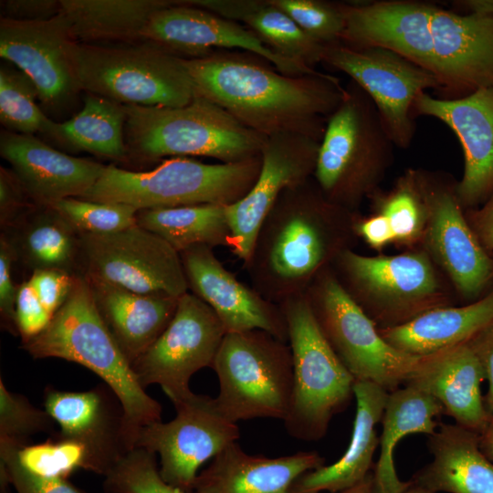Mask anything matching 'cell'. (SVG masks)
<instances>
[{
    "instance_id": "cell-1",
    "label": "cell",
    "mask_w": 493,
    "mask_h": 493,
    "mask_svg": "<svg viewBox=\"0 0 493 493\" xmlns=\"http://www.w3.org/2000/svg\"><path fill=\"white\" fill-rule=\"evenodd\" d=\"M184 62L197 96L267 137L295 133L320 142L344 94L332 75H286L248 52L216 50Z\"/></svg>"
},
{
    "instance_id": "cell-2",
    "label": "cell",
    "mask_w": 493,
    "mask_h": 493,
    "mask_svg": "<svg viewBox=\"0 0 493 493\" xmlns=\"http://www.w3.org/2000/svg\"><path fill=\"white\" fill-rule=\"evenodd\" d=\"M355 215L329 201L313 177L286 189L262 221L244 263L252 288L275 304L304 295L351 248Z\"/></svg>"
},
{
    "instance_id": "cell-3",
    "label": "cell",
    "mask_w": 493,
    "mask_h": 493,
    "mask_svg": "<svg viewBox=\"0 0 493 493\" xmlns=\"http://www.w3.org/2000/svg\"><path fill=\"white\" fill-rule=\"evenodd\" d=\"M35 359L59 358L80 364L100 377L120 400L129 448L139 430L162 421V405L139 383L95 306L89 284L77 275L65 303L47 328L22 342Z\"/></svg>"
},
{
    "instance_id": "cell-4",
    "label": "cell",
    "mask_w": 493,
    "mask_h": 493,
    "mask_svg": "<svg viewBox=\"0 0 493 493\" xmlns=\"http://www.w3.org/2000/svg\"><path fill=\"white\" fill-rule=\"evenodd\" d=\"M128 160L203 156L221 163L259 157L267 139L197 96L181 107L125 105Z\"/></svg>"
},
{
    "instance_id": "cell-5",
    "label": "cell",
    "mask_w": 493,
    "mask_h": 493,
    "mask_svg": "<svg viewBox=\"0 0 493 493\" xmlns=\"http://www.w3.org/2000/svg\"><path fill=\"white\" fill-rule=\"evenodd\" d=\"M394 147L374 103L350 79L327 120L313 178L329 201L355 213L378 190Z\"/></svg>"
},
{
    "instance_id": "cell-6",
    "label": "cell",
    "mask_w": 493,
    "mask_h": 493,
    "mask_svg": "<svg viewBox=\"0 0 493 493\" xmlns=\"http://www.w3.org/2000/svg\"><path fill=\"white\" fill-rule=\"evenodd\" d=\"M260 168L261 155L227 163L173 157L147 172L108 165L79 199L123 204L137 210L207 203L230 205L248 193Z\"/></svg>"
},
{
    "instance_id": "cell-7",
    "label": "cell",
    "mask_w": 493,
    "mask_h": 493,
    "mask_svg": "<svg viewBox=\"0 0 493 493\" xmlns=\"http://www.w3.org/2000/svg\"><path fill=\"white\" fill-rule=\"evenodd\" d=\"M70 58L79 88L123 105L181 107L196 92L184 58L149 42H73Z\"/></svg>"
},
{
    "instance_id": "cell-8",
    "label": "cell",
    "mask_w": 493,
    "mask_h": 493,
    "mask_svg": "<svg viewBox=\"0 0 493 493\" xmlns=\"http://www.w3.org/2000/svg\"><path fill=\"white\" fill-rule=\"evenodd\" d=\"M279 306L293 358L292 398L283 422L291 437L318 441L354 397L355 379L322 335L305 295Z\"/></svg>"
},
{
    "instance_id": "cell-9",
    "label": "cell",
    "mask_w": 493,
    "mask_h": 493,
    "mask_svg": "<svg viewBox=\"0 0 493 493\" xmlns=\"http://www.w3.org/2000/svg\"><path fill=\"white\" fill-rule=\"evenodd\" d=\"M212 368L219 381L215 401L226 418H286L293 392L288 342L262 330L226 333Z\"/></svg>"
},
{
    "instance_id": "cell-10",
    "label": "cell",
    "mask_w": 493,
    "mask_h": 493,
    "mask_svg": "<svg viewBox=\"0 0 493 493\" xmlns=\"http://www.w3.org/2000/svg\"><path fill=\"white\" fill-rule=\"evenodd\" d=\"M304 295L322 335L355 381L371 382L391 393L417 370L422 356L387 342L332 267L324 269Z\"/></svg>"
},
{
    "instance_id": "cell-11",
    "label": "cell",
    "mask_w": 493,
    "mask_h": 493,
    "mask_svg": "<svg viewBox=\"0 0 493 493\" xmlns=\"http://www.w3.org/2000/svg\"><path fill=\"white\" fill-rule=\"evenodd\" d=\"M338 279L365 313L383 329L442 307L439 286L423 252L368 257L343 250L331 265Z\"/></svg>"
},
{
    "instance_id": "cell-12",
    "label": "cell",
    "mask_w": 493,
    "mask_h": 493,
    "mask_svg": "<svg viewBox=\"0 0 493 493\" xmlns=\"http://www.w3.org/2000/svg\"><path fill=\"white\" fill-rule=\"evenodd\" d=\"M80 275L135 293L188 292L180 254L138 225L108 235L79 234Z\"/></svg>"
},
{
    "instance_id": "cell-13",
    "label": "cell",
    "mask_w": 493,
    "mask_h": 493,
    "mask_svg": "<svg viewBox=\"0 0 493 493\" xmlns=\"http://www.w3.org/2000/svg\"><path fill=\"white\" fill-rule=\"evenodd\" d=\"M175 417L142 427L134 446L160 456V474L169 484L192 492L199 467L240 436L236 423L226 418L215 398L192 391L171 399Z\"/></svg>"
},
{
    "instance_id": "cell-14",
    "label": "cell",
    "mask_w": 493,
    "mask_h": 493,
    "mask_svg": "<svg viewBox=\"0 0 493 493\" xmlns=\"http://www.w3.org/2000/svg\"><path fill=\"white\" fill-rule=\"evenodd\" d=\"M321 63L349 76L368 94L398 148H408L414 139L415 99L429 89H442L432 72L383 47L339 42L326 46Z\"/></svg>"
},
{
    "instance_id": "cell-15",
    "label": "cell",
    "mask_w": 493,
    "mask_h": 493,
    "mask_svg": "<svg viewBox=\"0 0 493 493\" xmlns=\"http://www.w3.org/2000/svg\"><path fill=\"white\" fill-rule=\"evenodd\" d=\"M73 42L62 12L42 21L0 19L1 58L32 80L42 110L58 121L74 111L82 91L69 54Z\"/></svg>"
},
{
    "instance_id": "cell-16",
    "label": "cell",
    "mask_w": 493,
    "mask_h": 493,
    "mask_svg": "<svg viewBox=\"0 0 493 493\" xmlns=\"http://www.w3.org/2000/svg\"><path fill=\"white\" fill-rule=\"evenodd\" d=\"M226 334L213 309L186 292L179 298L170 324L131 368L144 389L159 384L171 400L191 391L193 374L212 368Z\"/></svg>"
},
{
    "instance_id": "cell-17",
    "label": "cell",
    "mask_w": 493,
    "mask_h": 493,
    "mask_svg": "<svg viewBox=\"0 0 493 493\" xmlns=\"http://www.w3.org/2000/svg\"><path fill=\"white\" fill-rule=\"evenodd\" d=\"M427 209L424 240L458 292L478 297L493 281V257L479 243L456 195V183L419 171Z\"/></svg>"
},
{
    "instance_id": "cell-18",
    "label": "cell",
    "mask_w": 493,
    "mask_h": 493,
    "mask_svg": "<svg viewBox=\"0 0 493 493\" xmlns=\"http://www.w3.org/2000/svg\"><path fill=\"white\" fill-rule=\"evenodd\" d=\"M142 42L187 59L204 58L216 50L237 48L266 59L286 75L319 71L274 53L243 25L180 0H173L172 5L153 13L143 31Z\"/></svg>"
},
{
    "instance_id": "cell-19",
    "label": "cell",
    "mask_w": 493,
    "mask_h": 493,
    "mask_svg": "<svg viewBox=\"0 0 493 493\" xmlns=\"http://www.w3.org/2000/svg\"><path fill=\"white\" fill-rule=\"evenodd\" d=\"M319 148L320 142L301 134L267 137L257 181L243 198L227 205L230 249L243 264L249 258L262 221L280 194L313 177Z\"/></svg>"
},
{
    "instance_id": "cell-20",
    "label": "cell",
    "mask_w": 493,
    "mask_h": 493,
    "mask_svg": "<svg viewBox=\"0 0 493 493\" xmlns=\"http://www.w3.org/2000/svg\"><path fill=\"white\" fill-rule=\"evenodd\" d=\"M414 115L437 119L454 132L464 154L456 195L463 208L482 205L493 193V87L450 99L423 92L414 100Z\"/></svg>"
},
{
    "instance_id": "cell-21",
    "label": "cell",
    "mask_w": 493,
    "mask_h": 493,
    "mask_svg": "<svg viewBox=\"0 0 493 493\" xmlns=\"http://www.w3.org/2000/svg\"><path fill=\"white\" fill-rule=\"evenodd\" d=\"M179 254L188 289L213 309L226 333L262 330L288 342L280 306L238 280L215 257L214 248L198 245Z\"/></svg>"
},
{
    "instance_id": "cell-22",
    "label": "cell",
    "mask_w": 493,
    "mask_h": 493,
    "mask_svg": "<svg viewBox=\"0 0 493 493\" xmlns=\"http://www.w3.org/2000/svg\"><path fill=\"white\" fill-rule=\"evenodd\" d=\"M433 73L442 89L466 96L493 87V16L435 5L430 22Z\"/></svg>"
},
{
    "instance_id": "cell-23",
    "label": "cell",
    "mask_w": 493,
    "mask_h": 493,
    "mask_svg": "<svg viewBox=\"0 0 493 493\" xmlns=\"http://www.w3.org/2000/svg\"><path fill=\"white\" fill-rule=\"evenodd\" d=\"M44 407L58 427L53 436L82 444L90 455L94 473L105 476L129 450L123 408L107 384L82 392L47 387Z\"/></svg>"
},
{
    "instance_id": "cell-24",
    "label": "cell",
    "mask_w": 493,
    "mask_h": 493,
    "mask_svg": "<svg viewBox=\"0 0 493 493\" xmlns=\"http://www.w3.org/2000/svg\"><path fill=\"white\" fill-rule=\"evenodd\" d=\"M434 6L431 3L412 0L348 3L341 42L357 48L389 49L433 73L430 22Z\"/></svg>"
},
{
    "instance_id": "cell-25",
    "label": "cell",
    "mask_w": 493,
    "mask_h": 493,
    "mask_svg": "<svg viewBox=\"0 0 493 493\" xmlns=\"http://www.w3.org/2000/svg\"><path fill=\"white\" fill-rule=\"evenodd\" d=\"M0 154L39 206H49L65 198L82 197L106 167L58 151L35 135L4 129L0 132Z\"/></svg>"
},
{
    "instance_id": "cell-26",
    "label": "cell",
    "mask_w": 493,
    "mask_h": 493,
    "mask_svg": "<svg viewBox=\"0 0 493 493\" xmlns=\"http://www.w3.org/2000/svg\"><path fill=\"white\" fill-rule=\"evenodd\" d=\"M484 380L483 369L466 342L422 356L405 384L432 395L456 425L480 435L491 419L481 392Z\"/></svg>"
},
{
    "instance_id": "cell-27",
    "label": "cell",
    "mask_w": 493,
    "mask_h": 493,
    "mask_svg": "<svg viewBox=\"0 0 493 493\" xmlns=\"http://www.w3.org/2000/svg\"><path fill=\"white\" fill-rule=\"evenodd\" d=\"M315 451L267 457L246 454L231 443L196 477L193 493H291L298 477L324 466Z\"/></svg>"
},
{
    "instance_id": "cell-28",
    "label": "cell",
    "mask_w": 493,
    "mask_h": 493,
    "mask_svg": "<svg viewBox=\"0 0 493 493\" xmlns=\"http://www.w3.org/2000/svg\"><path fill=\"white\" fill-rule=\"evenodd\" d=\"M84 278L104 324L131 365L170 324L179 298L139 294Z\"/></svg>"
},
{
    "instance_id": "cell-29",
    "label": "cell",
    "mask_w": 493,
    "mask_h": 493,
    "mask_svg": "<svg viewBox=\"0 0 493 493\" xmlns=\"http://www.w3.org/2000/svg\"><path fill=\"white\" fill-rule=\"evenodd\" d=\"M356 413L350 444L331 465L308 471L296 479L291 493H338L363 480L372 470L380 443L375 426L381 422L389 393L365 381H355Z\"/></svg>"
},
{
    "instance_id": "cell-30",
    "label": "cell",
    "mask_w": 493,
    "mask_h": 493,
    "mask_svg": "<svg viewBox=\"0 0 493 493\" xmlns=\"http://www.w3.org/2000/svg\"><path fill=\"white\" fill-rule=\"evenodd\" d=\"M427 446L432 461L414 483L433 493H493V462L480 449L479 434L441 423Z\"/></svg>"
},
{
    "instance_id": "cell-31",
    "label": "cell",
    "mask_w": 493,
    "mask_h": 493,
    "mask_svg": "<svg viewBox=\"0 0 493 493\" xmlns=\"http://www.w3.org/2000/svg\"><path fill=\"white\" fill-rule=\"evenodd\" d=\"M493 321V289L485 297L461 307H437L393 327L379 329L396 349L425 356L467 342Z\"/></svg>"
},
{
    "instance_id": "cell-32",
    "label": "cell",
    "mask_w": 493,
    "mask_h": 493,
    "mask_svg": "<svg viewBox=\"0 0 493 493\" xmlns=\"http://www.w3.org/2000/svg\"><path fill=\"white\" fill-rule=\"evenodd\" d=\"M236 21L278 56L311 68L322 62L326 46L308 36L271 0H180Z\"/></svg>"
},
{
    "instance_id": "cell-33",
    "label": "cell",
    "mask_w": 493,
    "mask_h": 493,
    "mask_svg": "<svg viewBox=\"0 0 493 493\" xmlns=\"http://www.w3.org/2000/svg\"><path fill=\"white\" fill-rule=\"evenodd\" d=\"M76 42L92 45L142 42L156 11L173 0H60Z\"/></svg>"
},
{
    "instance_id": "cell-34",
    "label": "cell",
    "mask_w": 493,
    "mask_h": 493,
    "mask_svg": "<svg viewBox=\"0 0 493 493\" xmlns=\"http://www.w3.org/2000/svg\"><path fill=\"white\" fill-rule=\"evenodd\" d=\"M443 414L441 404L414 385L404 384L389 393L381 419L380 456L372 470L375 492H390L404 485L395 469V446L410 434L434 435Z\"/></svg>"
},
{
    "instance_id": "cell-35",
    "label": "cell",
    "mask_w": 493,
    "mask_h": 493,
    "mask_svg": "<svg viewBox=\"0 0 493 493\" xmlns=\"http://www.w3.org/2000/svg\"><path fill=\"white\" fill-rule=\"evenodd\" d=\"M126 117L125 105L86 93L81 110L68 120L54 121L46 139L70 151L128 161Z\"/></svg>"
},
{
    "instance_id": "cell-36",
    "label": "cell",
    "mask_w": 493,
    "mask_h": 493,
    "mask_svg": "<svg viewBox=\"0 0 493 493\" xmlns=\"http://www.w3.org/2000/svg\"><path fill=\"white\" fill-rule=\"evenodd\" d=\"M16 238L7 237L33 271L57 269L79 275L80 242L75 229L51 206L37 205L19 219Z\"/></svg>"
},
{
    "instance_id": "cell-37",
    "label": "cell",
    "mask_w": 493,
    "mask_h": 493,
    "mask_svg": "<svg viewBox=\"0 0 493 493\" xmlns=\"http://www.w3.org/2000/svg\"><path fill=\"white\" fill-rule=\"evenodd\" d=\"M137 225L161 236L178 253L198 245L231 246L227 205L222 204L139 210Z\"/></svg>"
},
{
    "instance_id": "cell-38",
    "label": "cell",
    "mask_w": 493,
    "mask_h": 493,
    "mask_svg": "<svg viewBox=\"0 0 493 493\" xmlns=\"http://www.w3.org/2000/svg\"><path fill=\"white\" fill-rule=\"evenodd\" d=\"M37 89L32 80L8 62L0 66V122L8 131L47 136L54 123L37 105Z\"/></svg>"
},
{
    "instance_id": "cell-39",
    "label": "cell",
    "mask_w": 493,
    "mask_h": 493,
    "mask_svg": "<svg viewBox=\"0 0 493 493\" xmlns=\"http://www.w3.org/2000/svg\"><path fill=\"white\" fill-rule=\"evenodd\" d=\"M369 198L372 199L376 213L387 218L394 241L411 244L424 236L427 209L418 170H407L391 191L377 190Z\"/></svg>"
},
{
    "instance_id": "cell-40",
    "label": "cell",
    "mask_w": 493,
    "mask_h": 493,
    "mask_svg": "<svg viewBox=\"0 0 493 493\" xmlns=\"http://www.w3.org/2000/svg\"><path fill=\"white\" fill-rule=\"evenodd\" d=\"M105 493H193L167 483L156 464V454L143 447L127 450L104 476Z\"/></svg>"
},
{
    "instance_id": "cell-41",
    "label": "cell",
    "mask_w": 493,
    "mask_h": 493,
    "mask_svg": "<svg viewBox=\"0 0 493 493\" xmlns=\"http://www.w3.org/2000/svg\"><path fill=\"white\" fill-rule=\"evenodd\" d=\"M17 456L29 471L47 477L67 479L78 469L94 470L90 455L82 444L58 436L21 446Z\"/></svg>"
},
{
    "instance_id": "cell-42",
    "label": "cell",
    "mask_w": 493,
    "mask_h": 493,
    "mask_svg": "<svg viewBox=\"0 0 493 493\" xmlns=\"http://www.w3.org/2000/svg\"><path fill=\"white\" fill-rule=\"evenodd\" d=\"M78 234L108 235L137 225L136 208L115 203H99L79 198H65L49 205Z\"/></svg>"
},
{
    "instance_id": "cell-43",
    "label": "cell",
    "mask_w": 493,
    "mask_h": 493,
    "mask_svg": "<svg viewBox=\"0 0 493 493\" xmlns=\"http://www.w3.org/2000/svg\"><path fill=\"white\" fill-rule=\"evenodd\" d=\"M308 36L323 46L341 42L346 3L326 0H271Z\"/></svg>"
},
{
    "instance_id": "cell-44",
    "label": "cell",
    "mask_w": 493,
    "mask_h": 493,
    "mask_svg": "<svg viewBox=\"0 0 493 493\" xmlns=\"http://www.w3.org/2000/svg\"><path fill=\"white\" fill-rule=\"evenodd\" d=\"M56 425L45 409L37 408L25 396L9 391L0 379V439L24 446L34 435H55L58 430Z\"/></svg>"
},
{
    "instance_id": "cell-45",
    "label": "cell",
    "mask_w": 493,
    "mask_h": 493,
    "mask_svg": "<svg viewBox=\"0 0 493 493\" xmlns=\"http://www.w3.org/2000/svg\"><path fill=\"white\" fill-rule=\"evenodd\" d=\"M19 447L12 441L0 439V463L17 493H84L65 478L47 477L29 471L18 459Z\"/></svg>"
},
{
    "instance_id": "cell-46",
    "label": "cell",
    "mask_w": 493,
    "mask_h": 493,
    "mask_svg": "<svg viewBox=\"0 0 493 493\" xmlns=\"http://www.w3.org/2000/svg\"><path fill=\"white\" fill-rule=\"evenodd\" d=\"M77 275L57 269H37L27 280L45 309L52 315L69 296Z\"/></svg>"
},
{
    "instance_id": "cell-47",
    "label": "cell",
    "mask_w": 493,
    "mask_h": 493,
    "mask_svg": "<svg viewBox=\"0 0 493 493\" xmlns=\"http://www.w3.org/2000/svg\"><path fill=\"white\" fill-rule=\"evenodd\" d=\"M53 316L40 302L29 282H23L17 289L16 321L22 342L44 330Z\"/></svg>"
},
{
    "instance_id": "cell-48",
    "label": "cell",
    "mask_w": 493,
    "mask_h": 493,
    "mask_svg": "<svg viewBox=\"0 0 493 493\" xmlns=\"http://www.w3.org/2000/svg\"><path fill=\"white\" fill-rule=\"evenodd\" d=\"M37 205L16 173L4 166L0 167V222L4 227L13 226Z\"/></svg>"
},
{
    "instance_id": "cell-49",
    "label": "cell",
    "mask_w": 493,
    "mask_h": 493,
    "mask_svg": "<svg viewBox=\"0 0 493 493\" xmlns=\"http://www.w3.org/2000/svg\"><path fill=\"white\" fill-rule=\"evenodd\" d=\"M16 253L6 236L0 239V312L4 328L18 333L16 321V300L17 289L12 277V264Z\"/></svg>"
},
{
    "instance_id": "cell-50",
    "label": "cell",
    "mask_w": 493,
    "mask_h": 493,
    "mask_svg": "<svg viewBox=\"0 0 493 493\" xmlns=\"http://www.w3.org/2000/svg\"><path fill=\"white\" fill-rule=\"evenodd\" d=\"M1 11L5 17L18 21H42L61 12L60 0H5Z\"/></svg>"
},
{
    "instance_id": "cell-51",
    "label": "cell",
    "mask_w": 493,
    "mask_h": 493,
    "mask_svg": "<svg viewBox=\"0 0 493 493\" xmlns=\"http://www.w3.org/2000/svg\"><path fill=\"white\" fill-rule=\"evenodd\" d=\"M467 343L477 358L485 373V379L488 383L484 401L490 418H493V321Z\"/></svg>"
},
{
    "instance_id": "cell-52",
    "label": "cell",
    "mask_w": 493,
    "mask_h": 493,
    "mask_svg": "<svg viewBox=\"0 0 493 493\" xmlns=\"http://www.w3.org/2000/svg\"><path fill=\"white\" fill-rule=\"evenodd\" d=\"M355 234L373 248L380 249L394 241V236L387 218L382 214L363 219H355L353 224Z\"/></svg>"
},
{
    "instance_id": "cell-53",
    "label": "cell",
    "mask_w": 493,
    "mask_h": 493,
    "mask_svg": "<svg viewBox=\"0 0 493 493\" xmlns=\"http://www.w3.org/2000/svg\"><path fill=\"white\" fill-rule=\"evenodd\" d=\"M466 217L481 246L493 253V193L480 207L468 209Z\"/></svg>"
},
{
    "instance_id": "cell-54",
    "label": "cell",
    "mask_w": 493,
    "mask_h": 493,
    "mask_svg": "<svg viewBox=\"0 0 493 493\" xmlns=\"http://www.w3.org/2000/svg\"><path fill=\"white\" fill-rule=\"evenodd\" d=\"M479 446L486 456L493 462V418L483 433L479 435Z\"/></svg>"
},
{
    "instance_id": "cell-55",
    "label": "cell",
    "mask_w": 493,
    "mask_h": 493,
    "mask_svg": "<svg viewBox=\"0 0 493 493\" xmlns=\"http://www.w3.org/2000/svg\"><path fill=\"white\" fill-rule=\"evenodd\" d=\"M373 473L372 471L357 485L338 493H373Z\"/></svg>"
},
{
    "instance_id": "cell-56",
    "label": "cell",
    "mask_w": 493,
    "mask_h": 493,
    "mask_svg": "<svg viewBox=\"0 0 493 493\" xmlns=\"http://www.w3.org/2000/svg\"><path fill=\"white\" fill-rule=\"evenodd\" d=\"M391 493H433V492L418 486L417 484L414 483L410 479L409 481H405L402 488Z\"/></svg>"
},
{
    "instance_id": "cell-57",
    "label": "cell",
    "mask_w": 493,
    "mask_h": 493,
    "mask_svg": "<svg viewBox=\"0 0 493 493\" xmlns=\"http://www.w3.org/2000/svg\"><path fill=\"white\" fill-rule=\"evenodd\" d=\"M11 485L7 471L3 464L0 463V493H10Z\"/></svg>"
},
{
    "instance_id": "cell-58",
    "label": "cell",
    "mask_w": 493,
    "mask_h": 493,
    "mask_svg": "<svg viewBox=\"0 0 493 493\" xmlns=\"http://www.w3.org/2000/svg\"><path fill=\"white\" fill-rule=\"evenodd\" d=\"M492 257H493V253H491Z\"/></svg>"
}]
</instances>
